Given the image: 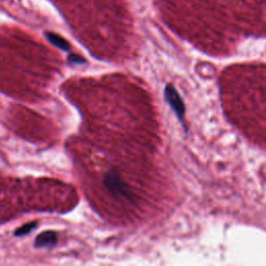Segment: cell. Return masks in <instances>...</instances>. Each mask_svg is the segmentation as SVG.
Returning a JSON list of instances; mask_svg holds the SVG:
<instances>
[{
	"label": "cell",
	"instance_id": "cell-1",
	"mask_svg": "<svg viewBox=\"0 0 266 266\" xmlns=\"http://www.w3.org/2000/svg\"><path fill=\"white\" fill-rule=\"evenodd\" d=\"M103 183L107 190L117 197L131 198L129 186L123 181L121 176L116 171H110L104 175Z\"/></svg>",
	"mask_w": 266,
	"mask_h": 266
},
{
	"label": "cell",
	"instance_id": "cell-2",
	"mask_svg": "<svg viewBox=\"0 0 266 266\" xmlns=\"http://www.w3.org/2000/svg\"><path fill=\"white\" fill-rule=\"evenodd\" d=\"M164 96L166 101L169 102L173 110L175 112L178 119L184 124V116H185V105L181 96L177 92V90L172 84H168L164 88Z\"/></svg>",
	"mask_w": 266,
	"mask_h": 266
},
{
	"label": "cell",
	"instance_id": "cell-3",
	"mask_svg": "<svg viewBox=\"0 0 266 266\" xmlns=\"http://www.w3.org/2000/svg\"><path fill=\"white\" fill-rule=\"evenodd\" d=\"M58 236L54 231H45L36 237L35 247L36 248H52L57 243Z\"/></svg>",
	"mask_w": 266,
	"mask_h": 266
},
{
	"label": "cell",
	"instance_id": "cell-4",
	"mask_svg": "<svg viewBox=\"0 0 266 266\" xmlns=\"http://www.w3.org/2000/svg\"><path fill=\"white\" fill-rule=\"evenodd\" d=\"M37 228V221H31V223H27L25 225H23L22 227L18 228L15 231V236L16 237H21V236H25L27 235L28 233H30L31 231H33Z\"/></svg>",
	"mask_w": 266,
	"mask_h": 266
},
{
	"label": "cell",
	"instance_id": "cell-5",
	"mask_svg": "<svg viewBox=\"0 0 266 266\" xmlns=\"http://www.w3.org/2000/svg\"><path fill=\"white\" fill-rule=\"evenodd\" d=\"M49 39H50V41H51L54 45H56L57 47L61 48L62 50H68V49H69V45L66 44V42L63 41V40H61V39H59V38H57L56 36H50Z\"/></svg>",
	"mask_w": 266,
	"mask_h": 266
},
{
	"label": "cell",
	"instance_id": "cell-6",
	"mask_svg": "<svg viewBox=\"0 0 266 266\" xmlns=\"http://www.w3.org/2000/svg\"><path fill=\"white\" fill-rule=\"evenodd\" d=\"M69 62H70V63L79 64V63L85 62V60H84L82 57H79V56H77V55H70V56H69Z\"/></svg>",
	"mask_w": 266,
	"mask_h": 266
}]
</instances>
